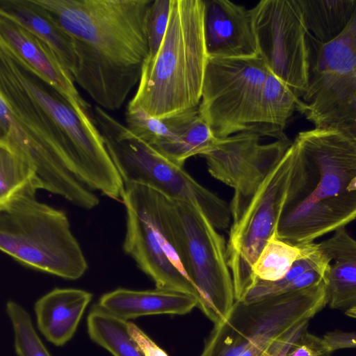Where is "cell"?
Returning a JSON list of instances; mask_svg holds the SVG:
<instances>
[{"label":"cell","mask_w":356,"mask_h":356,"mask_svg":"<svg viewBox=\"0 0 356 356\" xmlns=\"http://www.w3.org/2000/svg\"><path fill=\"white\" fill-rule=\"evenodd\" d=\"M0 96L21 133L51 148L87 188L122 201L124 184L90 106L67 98L3 42Z\"/></svg>","instance_id":"6da1fadb"},{"label":"cell","mask_w":356,"mask_h":356,"mask_svg":"<svg viewBox=\"0 0 356 356\" xmlns=\"http://www.w3.org/2000/svg\"><path fill=\"white\" fill-rule=\"evenodd\" d=\"M35 1L74 41V82L103 109H120L149 56L147 21L153 0Z\"/></svg>","instance_id":"7a4b0ae2"},{"label":"cell","mask_w":356,"mask_h":356,"mask_svg":"<svg viewBox=\"0 0 356 356\" xmlns=\"http://www.w3.org/2000/svg\"><path fill=\"white\" fill-rule=\"evenodd\" d=\"M293 163L276 236L304 245L356 218V143L340 131L315 127L291 143Z\"/></svg>","instance_id":"3957f363"},{"label":"cell","mask_w":356,"mask_h":356,"mask_svg":"<svg viewBox=\"0 0 356 356\" xmlns=\"http://www.w3.org/2000/svg\"><path fill=\"white\" fill-rule=\"evenodd\" d=\"M204 0H172L167 30L156 55L145 61L127 110L165 119L200 104L209 60Z\"/></svg>","instance_id":"277c9868"},{"label":"cell","mask_w":356,"mask_h":356,"mask_svg":"<svg viewBox=\"0 0 356 356\" xmlns=\"http://www.w3.org/2000/svg\"><path fill=\"white\" fill-rule=\"evenodd\" d=\"M33 181L0 204V249L21 264L69 280L88 265L66 213L36 197Z\"/></svg>","instance_id":"5b68a950"},{"label":"cell","mask_w":356,"mask_h":356,"mask_svg":"<svg viewBox=\"0 0 356 356\" xmlns=\"http://www.w3.org/2000/svg\"><path fill=\"white\" fill-rule=\"evenodd\" d=\"M96 124L124 182L150 187L169 198L199 209L217 229L227 228L231 213L227 204L200 184L184 168L152 145L134 135L127 127L99 106Z\"/></svg>","instance_id":"8992f818"},{"label":"cell","mask_w":356,"mask_h":356,"mask_svg":"<svg viewBox=\"0 0 356 356\" xmlns=\"http://www.w3.org/2000/svg\"><path fill=\"white\" fill-rule=\"evenodd\" d=\"M162 209L184 273L203 299V312L214 323L222 321L236 301L223 236L191 204L163 195Z\"/></svg>","instance_id":"52a82bcc"},{"label":"cell","mask_w":356,"mask_h":356,"mask_svg":"<svg viewBox=\"0 0 356 356\" xmlns=\"http://www.w3.org/2000/svg\"><path fill=\"white\" fill-rule=\"evenodd\" d=\"M328 303L325 281L302 290L246 303L235 301L215 323L204 349L211 356H260L277 338L309 322Z\"/></svg>","instance_id":"ba28073f"},{"label":"cell","mask_w":356,"mask_h":356,"mask_svg":"<svg viewBox=\"0 0 356 356\" xmlns=\"http://www.w3.org/2000/svg\"><path fill=\"white\" fill-rule=\"evenodd\" d=\"M308 85L297 111L315 127L333 129L356 143V9L345 30L322 43L309 33Z\"/></svg>","instance_id":"9c48e42d"},{"label":"cell","mask_w":356,"mask_h":356,"mask_svg":"<svg viewBox=\"0 0 356 356\" xmlns=\"http://www.w3.org/2000/svg\"><path fill=\"white\" fill-rule=\"evenodd\" d=\"M293 163L291 144L280 161L250 195L233 196L232 222L227 243L236 301L243 299L254 283L252 267L276 233L289 186Z\"/></svg>","instance_id":"30bf717a"},{"label":"cell","mask_w":356,"mask_h":356,"mask_svg":"<svg viewBox=\"0 0 356 356\" xmlns=\"http://www.w3.org/2000/svg\"><path fill=\"white\" fill-rule=\"evenodd\" d=\"M162 200L163 194L150 187L124 184L121 201L126 213L123 251L153 280L156 288L192 294L203 312V299L186 275L168 235Z\"/></svg>","instance_id":"8fae6325"},{"label":"cell","mask_w":356,"mask_h":356,"mask_svg":"<svg viewBox=\"0 0 356 356\" xmlns=\"http://www.w3.org/2000/svg\"><path fill=\"white\" fill-rule=\"evenodd\" d=\"M269 72L259 56L209 58L198 108L217 138L250 131Z\"/></svg>","instance_id":"7c38bea8"},{"label":"cell","mask_w":356,"mask_h":356,"mask_svg":"<svg viewBox=\"0 0 356 356\" xmlns=\"http://www.w3.org/2000/svg\"><path fill=\"white\" fill-rule=\"evenodd\" d=\"M259 56L301 98L309 76L307 27L298 0H262L250 9Z\"/></svg>","instance_id":"4fadbf2b"},{"label":"cell","mask_w":356,"mask_h":356,"mask_svg":"<svg viewBox=\"0 0 356 356\" xmlns=\"http://www.w3.org/2000/svg\"><path fill=\"white\" fill-rule=\"evenodd\" d=\"M261 136L240 132L218 142L203 156L208 171L234 190V195L251 194L280 161L291 145L289 139L262 144Z\"/></svg>","instance_id":"5bb4252c"},{"label":"cell","mask_w":356,"mask_h":356,"mask_svg":"<svg viewBox=\"0 0 356 356\" xmlns=\"http://www.w3.org/2000/svg\"><path fill=\"white\" fill-rule=\"evenodd\" d=\"M204 3V35L209 58L259 56L250 9L229 0Z\"/></svg>","instance_id":"9a60e30c"},{"label":"cell","mask_w":356,"mask_h":356,"mask_svg":"<svg viewBox=\"0 0 356 356\" xmlns=\"http://www.w3.org/2000/svg\"><path fill=\"white\" fill-rule=\"evenodd\" d=\"M0 42L67 98L81 106H90L79 95L72 74L54 50L35 34L3 15H0Z\"/></svg>","instance_id":"2e32d148"},{"label":"cell","mask_w":356,"mask_h":356,"mask_svg":"<svg viewBox=\"0 0 356 356\" xmlns=\"http://www.w3.org/2000/svg\"><path fill=\"white\" fill-rule=\"evenodd\" d=\"M97 305L108 313L128 321L154 314H186L199 307V300L192 294L172 289L118 288L104 293Z\"/></svg>","instance_id":"e0dca14e"},{"label":"cell","mask_w":356,"mask_h":356,"mask_svg":"<svg viewBox=\"0 0 356 356\" xmlns=\"http://www.w3.org/2000/svg\"><path fill=\"white\" fill-rule=\"evenodd\" d=\"M92 294L78 289L56 288L35 303L38 328L46 339L56 346L74 336Z\"/></svg>","instance_id":"ac0fdd59"},{"label":"cell","mask_w":356,"mask_h":356,"mask_svg":"<svg viewBox=\"0 0 356 356\" xmlns=\"http://www.w3.org/2000/svg\"><path fill=\"white\" fill-rule=\"evenodd\" d=\"M318 245L330 260L325 274L327 305L345 311L356 307V240L341 227Z\"/></svg>","instance_id":"d6986e66"},{"label":"cell","mask_w":356,"mask_h":356,"mask_svg":"<svg viewBox=\"0 0 356 356\" xmlns=\"http://www.w3.org/2000/svg\"><path fill=\"white\" fill-rule=\"evenodd\" d=\"M0 15L16 22L47 42L73 75L77 63L73 40L35 0H0Z\"/></svg>","instance_id":"ffe728a7"},{"label":"cell","mask_w":356,"mask_h":356,"mask_svg":"<svg viewBox=\"0 0 356 356\" xmlns=\"http://www.w3.org/2000/svg\"><path fill=\"white\" fill-rule=\"evenodd\" d=\"M300 99L288 86L269 72L262 86L250 131L276 140L289 139L284 130L297 111Z\"/></svg>","instance_id":"44dd1931"},{"label":"cell","mask_w":356,"mask_h":356,"mask_svg":"<svg viewBox=\"0 0 356 356\" xmlns=\"http://www.w3.org/2000/svg\"><path fill=\"white\" fill-rule=\"evenodd\" d=\"M164 120L172 140L158 150L178 165H184L191 156H202L220 139L201 116L198 106Z\"/></svg>","instance_id":"7402d4cb"},{"label":"cell","mask_w":356,"mask_h":356,"mask_svg":"<svg viewBox=\"0 0 356 356\" xmlns=\"http://www.w3.org/2000/svg\"><path fill=\"white\" fill-rule=\"evenodd\" d=\"M309 32L322 43L337 38L349 24L356 0H298Z\"/></svg>","instance_id":"603a6c76"},{"label":"cell","mask_w":356,"mask_h":356,"mask_svg":"<svg viewBox=\"0 0 356 356\" xmlns=\"http://www.w3.org/2000/svg\"><path fill=\"white\" fill-rule=\"evenodd\" d=\"M128 322L97 305L87 317L88 333L93 342L113 356H143L129 333Z\"/></svg>","instance_id":"cb8c5ba5"},{"label":"cell","mask_w":356,"mask_h":356,"mask_svg":"<svg viewBox=\"0 0 356 356\" xmlns=\"http://www.w3.org/2000/svg\"><path fill=\"white\" fill-rule=\"evenodd\" d=\"M33 181L40 183L27 155L10 138L0 136V204Z\"/></svg>","instance_id":"d4e9b609"},{"label":"cell","mask_w":356,"mask_h":356,"mask_svg":"<svg viewBox=\"0 0 356 356\" xmlns=\"http://www.w3.org/2000/svg\"><path fill=\"white\" fill-rule=\"evenodd\" d=\"M307 244L292 245L280 239L276 233L274 234L253 265L254 277L267 282L282 279L293 264L304 254Z\"/></svg>","instance_id":"484cf974"},{"label":"cell","mask_w":356,"mask_h":356,"mask_svg":"<svg viewBox=\"0 0 356 356\" xmlns=\"http://www.w3.org/2000/svg\"><path fill=\"white\" fill-rule=\"evenodd\" d=\"M329 262L330 260L322 252L318 243H307L304 254L293 264L282 279L275 282H267L257 278L240 301L250 303L286 293L289 285L300 275Z\"/></svg>","instance_id":"4316f807"},{"label":"cell","mask_w":356,"mask_h":356,"mask_svg":"<svg viewBox=\"0 0 356 356\" xmlns=\"http://www.w3.org/2000/svg\"><path fill=\"white\" fill-rule=\"evenodd\" d=\"M6 314L14 331V347L17 356H51L38 335L30 314L19 304L8 300Z\"/></svg>","instance_id":"83f0119b"},{"label":"cell","mask_w":356,"mask_h":356,"mask_svg":"<svg viewBox=\"0 0 356 356\" xmlns=\"http://www.w3.org/2000/svg\"><path fill=\"white\" fill-rule=\"evenodd\" d=\"M125 122L134 135L156 149L172 140V134L164 119L151 116L140 109L127 110Z\"/></svg>","instance_id":"f1b7e54d"},{"label":"cell","mask_w":356,"mask_h":356,"mask_svg":"<svg viewBox=\"0 0 356 356\" xmlns=\"http://www.w3.org/2000/svg\"><path fill=\"white\" fill-rule=\"evenodd\" d=\"M171 1L153 0L149 7L147 21L148 58L156 55L163 42L170 18Z\"/></svg>","instance_id":"f546056e"},{"label":"cell","mask_w":356,"mask_h":356,"mask_svg":"<svg viewBox=\"0 0 356 356\" xmlns=\"http://www.w3.org/2000/svg\"><path fill=\"white\" fill-rule=\"evenodd\" d=\"M307 327L293 341L284 356H330L331 352L323 339L309 332Z\"/></svg>","instance_id":"4dcf8cb0"},{"label":"cell","mask_w":356,"mask_h":356,"mask_svg":"<svg viewBox=\"0 0 356 356\" xmlns=\"http://www.w3.org/2000/svg\"><path fill=\"white\" fill-rule=\"evenodd\" d=\"M309 322L302 323L275 339L260 356H284L293 341L308 327Z\"/></svg>","instance_id":"1f68e13d"},{"label":"cell","mask_w":356,"mask_h":356,"mask_svg":"<svg viewBox=\"0 0 356 356\" xmlns=\"http://www.w3.org/2000/svg\"><path fill=\"white\" fill-rule=\"evenodd\" d=\"M128 331L143 356H168L164 350L134 323L128 322Z\"/></svg>","instance_id":"d6a6232c"},{"label":"cell","mask_w":356,"mask_h":356,"mask_svg":"<svg viewBox=\"0 0 356 356\" xmlns=\"http://www.w3.org/2000/svg\"><path fill=\"white\" fill-rule=\"evenodd\" d=\"M329 350L344 348H356V332L335 330L326 333L323 337Z\"/></svg>","instance_id":"836d02e7"},{"label":"cell","mask_w":356,"mask_h":356,"mask_svg":"<svg viewBox=\"0 0 356 356\" xmlns=\"http://www.w3.org/2000/svg\"><path fill=\"white\" fill-rule=\"evenodd\" d=\"M345 314L350 318H356V307L346 309Z\"/></svg>","instance_id":"e575fe53"},{"label":"cell","mask_w":356,"mask_h":356,"mask_svg":"<svg viewBox=\"0 0 356 356\" xmlns=\"http://www.w3.org/2000/svg\"><path fill=\"white\" fill-rule=\"evenodd\" d=\"M348 190L352 192L356 191V175L350 181L348 186Z\"/></svg>","instance_id":"d590c367"}]
</instances>
